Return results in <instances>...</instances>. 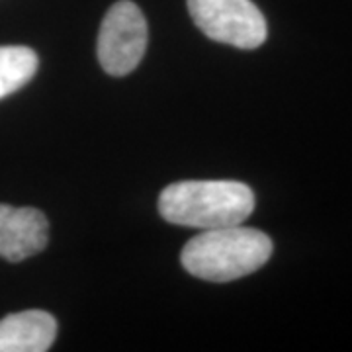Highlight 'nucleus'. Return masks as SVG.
I'll return each mask as SVG.
<instances>
[{"label": "nucleus", "instance_id": "0eeeda50", "mask_svg": "<svg viewBox=\"0 0 352 352\" xmlns=\"http://www.w3.org/2000/svg\"><path fill=\"white\" fill-rule=\"evenodd\" d=\"M39 59L36 51L24 45L0 47V98L25 87L38 73Z\"/></svg>", "mask_w": 352, "mask_h": 352}, {"label": "nucleus", "instance_id": "7ed1b4c3", "mask_svg": "<svg viewBox=\"0 0 352 352\" xmlns=\"http://www.w3.org/2000/svg\"><path fill=\"white\" fill-rule=\"evenodd\" d=\"M188 12L204 36L239 50L261 47L268 25L252 0H188Z\"/></svg>", "mask_w": 352, "mask_h": 352}, {"label": "nucleus", "instance_id": "423d86ee", "mask_svg": "<svg viewBox=\"0 0 352 352\" xmlns=\"http://www.w3.org/2000/svg\"><path fill=\"white\" fill-rule=\"evenodd\" d=\"M57 337V319L41 309H28L0 319V352H45Z\"/></svg>", "mask_w": 352, "mask_h": 352}, {"label": "nucleus", "instance_id": "f03ea898", "mask_svg": "<svg viewBox=\"0 0 352 352\" xmlns=\"http://www.w3.org/2000/svg\"><path fill=\"white\" fill-rule=\"evenodd\" d=\"M252 212L254 194L237 180H182L166 186L159 196V214L175 226H241Z\"/></svg>", "mask_w": 352, "mask_h": 352}, {"label": "nucleus", "instance_id": "20e7f679", "mask_svg": "<svg viewBox=\"0 0 352 352\" xmlns=\"http://www.w3.org/2000/svg\"><path fill=\"white\" fill-rule=\"evenodd\" d=\"M147 20L135 2L120 0L106 12L98 34V61L112 76H126L147 50Z\"/></svg>", "mask_w": 352, "mask_h": 352}, {"label": "nucleus", "instance_id": "39448f33", "mask_svg": "<svg viewBox=\"0 0 352 352\" xmlns=\"http://www.w3.org/2000/svg\"><path fill=\"white\" fill-rule=\"evenodd\" d=\"M50 241V223L36 208L0 204V256L20 263L41 252Z\"/></svg>", "mask_w": 352, "mask_h": 352}, {"label": "nucleus", "instance_id": "f257e3e1", "mask_svg": "<svg viewBox=\"0 0 352 352\" xmlns=\"http://www.w3.org/2000/svg\"><path fill=\"white\" fill-rule=\"evenodd\" d=\"M270 237L252 227L229 226L204 229L190 239L180 263L192 276L208 282H231L263 268L272 256Z\"/></svg>", "mask_w": 352, "mask_h": 352}]
</instances>
